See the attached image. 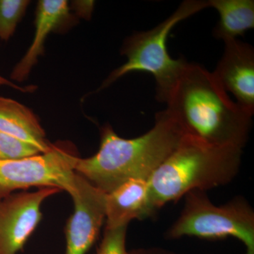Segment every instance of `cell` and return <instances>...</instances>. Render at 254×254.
I'll return each instance as SVG.
<instances>
[{"label": "cell", "mask_w": 254, "mask_h": 254, "mask_svg": "<svg viewBox=\"0 0 254 254\" xmlns=\"http://www.w3.org/2000/svg\"><path fill=\"white\" fill-rule=\"evenodd\" d=\"M242 155V148L209 144L187 134L148 180L155 210L192 190L230 183L240 171Z\"/></svg>", "instance_id": "obj_3"}, {"label": "cell", "mask_w": 254, "mask_h": 254, "mask_svg": "<svg viewBox=\"0 0 254 254\" xmlns=\"http://www.w3.org/2000/svg\"><path fill=\"white\" fill-rule=\"evenodd\" d=\"M41 154L34 147L0 131V159H19Z\"/></svg>", "instance_id": "obj_15"}, {"label": "cell", "mask_w": 254, "mask_h": 254, "mask_svg": "<svg viewBox=\"0 0 254 254\" xmlns=\"http://www.w3.org/2000/svg\"><path fill=\"white\" fill-rule=\"evenodd\" d=\"M208 4L220 15L213 32L217 39H235L254 28V0H209Z\"/></svg>", "instance_id": "obj_13"}, {"label": "cell", "mask_w": 254, "mask_h": 254, "mask_svg": "<svg viewBox=\"0 0 254 254\" xmlns=\"http://www.w3.org/2000/svg\"><path fill=\"white\" fill-rule=\"evenodd\" d=\"M185 196L183 210L169 229L168 237H233L244 244L245 254H254V212L245 198L237 197L226 204L216 205L203 190H192Z\"/></svg>", "instance_id": "obj_5"}, {"label": "cell", "mask_w": 254, "mask_h": 254, "mask_svg": "<svg viewBox=\"0 0 254 254\" xmlns=\"http://www.w3.org/2000/svg\"><path fill=\"white\" fill-rule=\"evenodd\" d=\"M128 254H181L174 252L173 251L165 250L159 247H150V248H140L128 252Z\"/></svg>", "instance_id": "obj_17"}, {"label": "cell", "mask_w": 254, "mask_h": 254, "mask_svg": "<svg viewBox=\"0 0 254 254\" xmlns=\"http://www.w3.org/2000/svg\"><path fill=\"white\" fill-rule=\"evenodd\" d=\"M187 134L167 109L157 113L154 126L136 138H122L105 125L98 153L88 158L78 157L75 173L105 193L129 180H149Z\"/></svg>", "instance_id": "obj_1"}, {"label": "cell", "mask_w": 254, "mask_h": 254, "mask_svg": "<svg viewBox=\"0 0 254 254\" xmlns=\"http://www.w3.org/2000/svg\"><path fill=\"white\" fill-rule=\"evenodd\" d=\"M214 77L225 91L230 92L244 110L254 113V49L252 45L226 40Z\"/></svg>", "instance_id": "obj_9"}, {"label": "cell", "mask_w": 254, "mask_h": 254, "mask_svg": "<svg viewBox=\"0 0 254 254\" xmlns=\"http://www.w3.org/2000/svg\"><path fill=\"white\" fill-rule=\"evenodd\" d=\"M0 131L36 148L41 153L51 151L55 144L46 138L39 120L26 105L0 96Z\"/></svg>", "instance_id": "obj_12"}, {"label": "cell", "mask_w": 254, "mask_h": 254, "mask_svg": "<svg viewBox=\"0 0 254 254\" xmlns=\"http://www.w3.org/2000/svg\"><path fill=\"white\" fill-rule=\"evenodd\" d=\"M127 226L105 229L104 235L95 254H128L126 250Z\"/></svg>", "instance_id": "obj_16"}, {"label": "cell", "mask_w": 254, "mask_h": 254, "mask_svg": "<svg viewBox=\"0 0 254 254\" xmlns=\"http://www.w3.org/2000/svg\"><path fill=\"white\" fill-rule=\"evenodd\" d=\"M73 213L65 229V254H86L95 243L105 220V195L86 179L76 173L71 193Z\"/></svg>", "instance_id": "obj_8"}, {"label": "cell", "mask_w": 254, "mask_h": 254, "mask_svg": "<svg viewBox=\"0 0 254 254\" xmlns=\"http://www.w3.org/2000/svg\"><path fill=\"white\" fill-rule=\"evenodd\" d=\"M78 158L71 145L55 144L51 151L19 159H0V199L17 190L53 187L71 194Z\"/></svg>", "instance_id": "obj_6"}, {"label": "cell", "mask_w": 254, "mask_h": 254, "mask_svg": "<svg viewBox=\"0 0 254 254\" xmlns=\"http://www.w3.org/2000/svg\"><path fill=\"white\" fill-rule=\"evenodd\" d=\"M69 15L66 0H41L37 6L36 32L34 38L26 55L13 68L11 78L22 82L29 76L32 68L43 54L44 44L50 33L58 28Z\"/></svg>", "instance_id": "obj_11"}, {"label": "cell", "mask_w": 254, "mask_h": 254, "mask_svg": "<svg viewBox=\"0 0 254 254\" xmlns=\"http://www.w3.org/2000/svg\"><path fill=\"white\" fill-rule=\"evenodd\" d=\"M29 4L28 0H0V39L13 36Z\"/></svg>", "instance_id": "obj_14"}, {"label": "cell", "mask_w": 254, "mask_h": 254, "mask_svg": "<svg viewBox=\"0 0 254 254\" xmlns=\"http://www.w3.org/2000/svg\"><path fill=\"white\" fill-rule=\"evenodd\" d=\"M61 190L53 187L14 192L0 199V254H17L42 220L44 200Z\"/></svg>", "instance_id": "obj_7"}, {"label": "cell", "mask_w": 254, "mask_h": 254, "mask_svg": "<svg viewBox=\"0 0 254 254\" xmlns=\"http://www.w3.org/2000/svg\"><path fill=\"white\" fill-rule=\"evenodd\" d=\"M155 211L148 180H129L106 193L105 228L128 226L131 220L149 218Z\"/></svg>", "instance_id": "obj_10"}, {"label": "cell", "mask_w": 254, "mask_h": 254, "mask_svg": "<svg viewBox=\"0 0 254 254\" xmlns=\"http://www.w3.org/2000/svg\"><path fill=\"white\" fill-rule=\"evenodd\" d=\"M7 86L10 88H14V89L17 90L22 92V93H32L36 89V86H19L16 83H13L12 81H9L7 78L3 77L0 75V86Z\"/></svg>", "instance_id": "obj_18"}, {"label": "cell", "mask_w": 254, "mask_h": 254, "mask_svg": "<svg viewBox=\"0 0 254 254\" xmlns=\"http://www.w3.org/2000/svg\"><path fill=\"white\" fill-rule=\"evenodd\" d=\"M167 105L187 134L220 146L243 149L247 143L253 115L232 101L201 65L188 64Z\"/></svg>", "instance_id": "obj_2"}, {"label": "cell", "mask_w": 254, "mask_h": 254, "mask_svg": "<svg viewBox=\"0 0 254 254\" xmlns=\"http://www.w3.org/2000/svg\"><path fill=\"white\" fill-rule=\"evenodd\" d=\"M206 8H209L208 1L186 0L156 27L127 38L121 52L127 57V63L114 70L99 90L104 89L127 73L142 71L153 75L156 83V99L167 103L189 64L184 58L173 59L169 54V34L177 23Z\"/></svg>", "instance_id": "obj_4"}]
</instances>
